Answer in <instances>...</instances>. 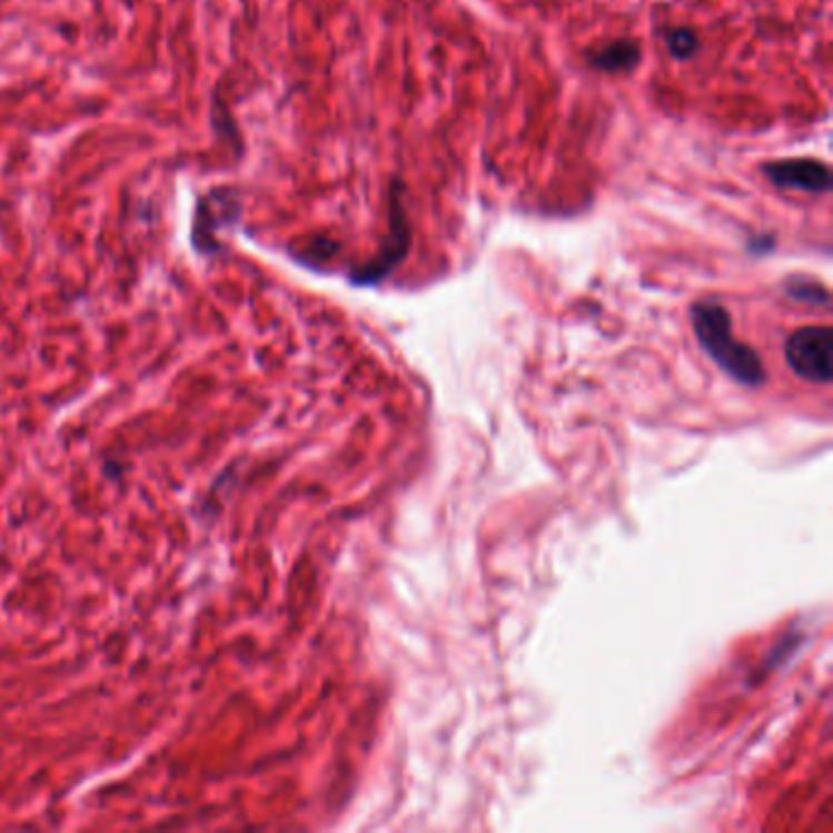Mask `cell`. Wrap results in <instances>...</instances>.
<instances>
[{
	"mask_svg": "<svg viewBox=\"0 0 833 833\" xmlns=\"http://www.w3.org/2000/svg\"><path fill=\"white\" fill-rule=\"evenodd\" d=\"M785 355L800 377L826 384L831 379V328L806 326L794 330L787 338Z\"/></svg>",
	"mask_w": 833,
	"mask_h": 833,
	"instance_id": "obj_4",
	"label": "cell"
},
{
	"mask_svg": "<svg viewBox=\"0 0 833 833\" xmlns=\"http://www.w3.org/2000/svg\"><path fill=\"white\" fill-rule=\"evenodd\" d=\"M338 250H340V242H335L333 238H314L304 245V250H296L294 255L298 262L316 265V262H323V259H330Z\"/></svg>",
	"mask_w": 833,
	"mask_h": 833,
	"instance_id": "obj_9",
	"label": "cell"
},
{
	"mask_svg": "<svg viewBox=\"0 0 833 833\" xmlns=\"http://www.w3.org/2000/svg\"><path fill=\"white\" fill-rule=\"evenodd\" d=\"M242 216L240 191L232 186H216L196 198L194 220H191V247L196 255L216 257L226 252L220 232L238 226Z\"/></svg>",
	"mask_w": 833,
	"mask_h": 833,
	"instance_id": "obj_3",
	"label": "cell"
},
{
	"mask_svg": "<svg viewBox=\"0 0 833 833\" xmlns=\"http://www.w3.org/2000/svg\"><path fill=\"white\" fill-rule=\"evenodd\" d=\"M404 194H406L404 181L391 179V184H389V208H387L389 210L387 238H384L377 255L371 257L369 262L359 265L350 271L353 284H377L381 279H387L391 271L404 262L408 250H411L414 230H411V220H408Z\"/></svg>",
	"mask_w": 833,
	"mask_h": 833,
	"instance_id": "obj_2",
	"label": "cell"
},
{
	"mask_svg": "<svg viewBox=\"0 0 833 833\" xmlns=\"http://www.w3.org/2000/svg\"><path fill=\"white\" fill-rule=\"evenodd\" d=\"M763 177L777 186V189L787 191H802V194H814L824 196L833 189V177L829 165L812 157H797V159H775L765 161L761 167Z\"/></svg>",
	"mask_w": 833,
	"mask_h": 833,
	"instance_id": "obj_5",
	"label": "cell"
},
{
	"mask_svg": "<svg viewBox=\"0 0 833 833\" xmlns=\"http://www.w3.org/2000/svg\"><path fill=\"white\" fill-rule=\"evenodd\" d=\"M643 49L636 40H612L587 52L589 67L604 73H626L641 65Z\"/></svg>",
	"mask_w": 833,
	"mask_h": 833,
	"instance_id": "obj_6",
	"label": "cell"
},
{
	"mask_svg": "<svg viewBox=\"0 0 833 833\" xmlns=\"http://www.w3.org/2000/svg\"><path fill=\"white\" fill-rule=\"evenodd\" d=\"M692 323L696 338L702 340L716 363L733 375H757V357L751 347L741 345L731 335L728 310L714 301H700L692 306Z\"/></svg>",
	"mask_w": 833,
	"mask_h": 833,
	"instance_id": "obj_1",
	"label": "cell"
},
{
	"mask_svg": "<svg viewBox=\"0 0 833 833\" xmlns=\"http://www.w3.org/2000/svg\"><path fill=\"white\" fill-rule=\"evenodd\" d=\"M785 289L792 298H802V301L810 304H829V291L816 279H806V277H790Z\"/></svg>",
	"mask_w": 833,
	"mask_h": 833,
	"instance_id": "obj_8",
	"label": "cell"
},
{
	"mask_svg": "<svg viewBox=\"0 0 833 833\" xmlns=\"http://www.w3.org/2000/svg\"><path fill=\"white\" fill-rule=\"evenodd\" d=\"M665 44L670 57L677 61H687L696 54V49H700V37H696L692 28H673L665 34Z\"/></svg>",
	"mask_w": 833,
	"mask_h": 833,
	"instance_id": "obj_7",
	"label": "cell"
}]
</instances>
